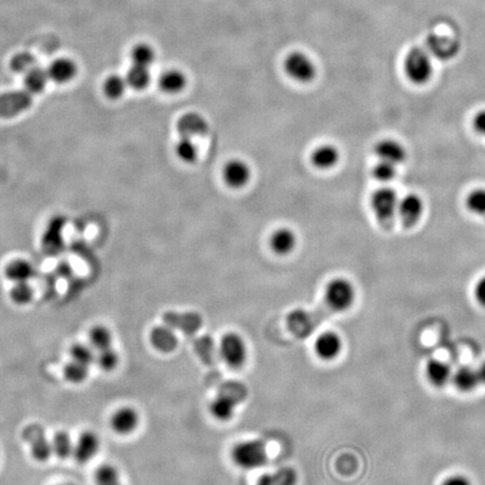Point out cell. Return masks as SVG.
<instances>
[{"instance_id": "obj_1", "label": "cell", "mask_w": 485, "mask_h": 485, "mask_svg": "<svg viewBox=\"0 0 485 485\" xmlns=\"http://www.w3.org/2000/svg\"><path fill=\"white\" fill-rule=\"evenodd\" d=\"M248 390L244 383L228 381L218 389L216 396L209 406L211 416L218 422H228L235 414V410L247 399Z\"/></svg>"}, {"instance_id": "obj_2", "label": "cell", "mask_w": 485, "mask_h": 485, "mask_svg": "<svg viewBox=\"0 0 485 485\" xmlns=\"http://www.w3.org/2000/svg\"><path fill=\"white\" fill-rule=\"evenodd\" d=\"M230 459L240 469H260L267 464L269 459L267 445L259 439L240 441L230 451Z\"/></svg>"}, {"instance_id": "obj_3", "label": "cell", "mask_w": 485, "mask_h": 485, "mask_svg": "<svg viewBox=\"0 0 485 485\" xmlns=\"http://www.w3.org/2000/svg\"><path fill=\"white\" fill-rule=\"evenodd\" d=\"M404 73L414 85H426L433 77L434 66L432 56L422 48L409 51L404 58Z\"/></svg>"}, {"instance_id": "obj_4", "label": "cell", "mask_w": 485, "mask_h": 485, "mask_svg": "<svg viewBox=\"0 0 485 485\" xmlns=\"http://www.w3.org/2000/svg\"><path fill=\"white\" fill-rule=\"evenodd\" d=\"M398 193L392 188L383 187L377 189L371 197V208L377 222L385 228H390L398 216Z\"/></svg>"}, {"instance_id": "obj_5", "label": "cell", "mask_w": 485, "mask_h": 485, "mask_svg": "<svg viewBox=\"0 0 485 485\" xmlns=\"http://www.w3.org/2000/svg\"><path fill=\"white\" fill-rule=\"evenodd\" d=\"M355 298L353 283L344 277L332 280L325 289V301L332 312H346L353 306Z\"/></svg>"}, {"instance_id": "obj_6", "label": "cell", "mask_w": 485, "mask_h": 485, "mask_svg": "<svg viewBox=\"0 0 485 485\" xmlns=\"http://www.w3.org/2000/svg\"><path fill=\"white\" fill-rule=\"evenodd\" d=\"M219 354L230 369H240L247 361V346L245 340L238 332H227L219 343Z\"/></svg>"}, {"instance_id": "obj_7", "label": "cell", "mask_w": 485, "mask_h": 485, "mask_svg": "<svg viewBox=\"0 0 485 485\" xmlns=\"http://www.w3.org/2000/svg\"><path fill=\"white\" fill-rule=\"evenodd\" d=\"M283 66L287 76L301 83L312 82L316 77V66L305 53H290L285 58Z\"/></svg>"}, {"instance_id": "obj_8", "label": "cell", "mask_w": 485, "mask_h": 485, "mask_svg": "<svg viewBox=\"0 0 485 485\" xmlns=\"http://www.w3.org/2000/svg\"><path fill=\"white\" fill-rule=\"evenodd\" d=\"M23 439L31 447L34 459L39 461H46L52 455V445L45 435L42 426L37 424H29L23 430Z\"/></svg>"}, {"instance_id": "obj_9", "label": "cell", "mask_w": 485, "mask_h": 485, "mask_svg": "<svg viewBox=\"0 0 485 485\" xmlns=\"http://www.w3.org/2000/svg\"><path fill=\"white\" fill-rule=\"evenodd\" d=\"M33 95L27 90H15L0 95V117L13 118L32 106Z\"/></svg>"}, {"instance_id": "obj_10", "label": "cell", "mask_w": 485, "mask_h": 485, "mask_svg": "<svg viewBox=\"0 0 485 485\" xmlns=\"http://www.w3.org/2000/svg\"><path fill=\"white\" fill-rule=\"evenodd\" d=\"M163 322L173 330H180L185 335L193 336L203 327V317L195 312H164Z\"/></svg>"}, {"instance_id": "obj_11", "label": "cell", "mask_w": 485, "mask_h": 485, "mask_svg": "<svg viewBox=\"0 0 485 485\" xmlns=\"http://www.w3.org/2000/svg\"><path fill=\"white\" fill-rule=\"evenodd\" d=\"M320 324V320L315 312L303 309H295L287 316V327L295 337H309Z\"/></svg>"}, {"instance_id": "obj_12", "label": "cell", "mask_w": 485, "mask_h": 485, "mask_svg": "<svg viewBox=\"0 0 485 485\" xmlns=\"http://www.w3.org/2000/svg\"><path fill=\"white\" fill-rule=\"evenodd\" d=\"M424 211V203L420 195L409 193L399 200L398 218L406 228H412L420 222Z\"/></svg>"}, {"instance_id": "obj_13", "label": "cell", "mask_w": 485, "mask_h": 485, "mask_svg": "<svg viewBox=\"0 0 485 485\" xmlns=\"http://www.w3.org/2000/svg\"><path fill=\"white\" fill-rule=\"evenodd\" d=\"M66 219L62 216L53 217L43 234L42 245L45 253L56 255L63 250V233Z\"/></svg>"}, {"instance_id": "obj_14", "label": "cell", "mask_w": 485, "mask_h": 485, "mask_svg": "<svg viewBox=\"0 0 485 485\" xmlns=\"http://www.w3.org/2000/svg\"><path fill=\"white\" fill-rule=\"evenodd\" d=\"M138 424H140V414L133 407H121L111 416V428L118 435H131L138 429Z\"/></svg>"}, {"instance_id": "obj_15", "label": "cell", "mask_w": 485, "mask_h": 485, "mask_svg": "<svg viewBox=\"0 0 485 485\" xmlns=\"http://www.w3.org/2000/svg\"><path fill=\"white\" fill-rule=\"evenodd\" d=\"M314 348L315 353L322 361H334L342 352L343 342L335 332H325L317 337Z\"/></svg>"}, {"instance_id": "obj_16", "label": "cell", "mask_w": 485, "mask_h": 485, "mask_svg": "<svg viewBox=\"0 0 485 485\" xmlns=\"http://www.w3.org/2000/svg\"><path fill=\"white\" fill-rule=\"evenodd\" d=\"M374 154L379 161L400 165L407 158V150L400 142L393 138L379 141L374 146Z\"/></svg>"}, {"instance_id": "obj_17", "label": "cell", "mask_w": 485, "mask_h": 485, "mask_svg": "<svg viewBox=\"0 0 485 485\" xmlns=\"http://www.w3.org/2000/svg\"><path fill=\"white\" fill-rule=\"evenodd\" d=\"M101 449V439L97 434L87 430L74 443L73 457L78 463L86 464L97 455Z\"/></svg>"}, {"instance_id": "obj_18", "label": "cell", "mask_w": 485, "mask_h": 485, "mask_svg": "<svg viewBox=\"0 0 485 485\" xmlns=\"http://www.w3.org/2000/svg\"><path fill=\"white\" fill-rule=\"evenodd\" d=\"M251 169L247 163L238 158L227 162L223 171V177L226 185L234 189L245 187L251 180Z\"/></svg>"}, {"instance_id": "obj_19", "label": "cell", "mask_w": 485, "mask_h": 485, "mask_svg": "<svg viewBox=\"0 0 485 485\" xmlns=\"http://www.w3.org/2000/svg\"><path fill=\"white\" fill-rule=\"evenodd\" d=\"M177 130L181 138H195L203 136L208 132V123L198 113H187L180 117Z\"/></svg>"}, {"instance_id": "obj_20", "label": "cell", "mask_w": 485, "mask_h": 485, "mask_svg": "<svg viewBox=\"0 0 485 485\" xmlns=\"http://www.w3.org/2000/svg\"><path fill=\"white\" fill-rule=\"evenodd\" d=\"M150 342L156 351L163 354H169L175 351L179 344L175 332L166 325L156 326L150 330Z\"/></svg>"}, {"instance_id": "obj_21", "label": "cell", "mask_w": 485, "mask_h": 485, "mask_svg": "<svg viewBox=\"0 0 485 485\" xmlns=\"http://www.w3.org/2000/svg\"><path fill=\"white\" fill-rule=\"evenodd\" d=\"M297 238L295 233L289 228H279L271 235L270 246L272 251L277 255H287L295 250Z\"/></svg>"}, {"instance_id": "obj_22", "label": "cell", "mask_w": 485, "mask_h": 485, "mask_svg": "<svg viewBox=\"0 0 485 485\" xmlns=\"http://www.w3.org/2000/svg\"><path fill=\"white\" fill-rule=\"evenodd\" d=\"M426 375L432 384L443 388L453 377L451 367L441 359H430L426 365Z\"/></svg>"}, {"instance_id": "obj_23", "label": "cell", "mask_w": 485, "mask_h": 485, "mask_svg": "<svg viewBox=\"0 0 485 485\" xmlns=\"http://www.w3.org/2000/svg\"><path fill=\"white\" fill-rule=\"evenodd\" d=\"M48 73L50 79L56 83H66L76 77L77 66L69 58H58L51 63Z\"/></svg>"}, {"instance_id": "obj_24", "label": "cell", "mask_w": 485, "mask_h": 485, "mask_svg": "<svg viewBox=\"0 0 485 485\" xmlns=\"http://www.w3.org/2000/svg\"><path fill=\"white\" fill-rule=\"evenodd\" d=\"M340 154L337 148L334 146H318L312 154V165L316 166L317 169L330 170L334 166L337 165L340 161Z\"/></svg>"}, {"instance_id": "obj_25", "label": "cell", "mask_w": 485, "mask_h": 485, "mask_svg": "<svg viewBox=\"0 0 485 485\" xmlns=\"http://www.w3.org/2000/svg\"><path fill=\"white\" fill-rule=\"evenodd\" d=\"M454 384L461 392H471L481 384L477 369L472 367H461L451 377Z\"/></svg>"}, {"instance_id": "obj_26", "label": "cell", "mask_w": 485, "mask_h": 485, "mask_svg": "<svg viewBox=\"0 0 485 485\" xmlns=\"http://www.w3.org/2000/svg\"><path fill=\"white\" fill-rule=\"evenodd\" d=\"M6 277L15 283L29 282L36 273L34 265L25 260H16L6 267Z\"/></svg>"}, {"instance_id": "obj_27", "label": "cell", "mask_w": 485, "mask_h": 485, "mask_svg": "<svg viewBox=\"0 0 485 485\" xmlns=\"http://www.w3.org/2000/svg\"><path fill=\"white\" fill-rule=\"evenodd\" d=\"M298 474L292 467H283L273 473H265L256 485H297Z\"/></svg>"}, {"instance_id": "obj_28", "label": "cell", "mask_w": 485, "mask_h": 485, "mask_svg": "<svg viewBox=\"0 0 485 485\" xmlns=\"http://www.w3.org/2000/svg\"><path fill=\"white\" fill-rule=\"evenodd\" d=\"M185 85H187L185 76L179 70L165 71L158 79V86L161 88L162 91L171 93V95L182 91L185 89Z\"/></svg>"}, {"instance_id": "obj_29", "label": "cell", "mask_w": 485, "mask_h": 485, "mask_svg": "<svg viewBox=\"0 0 485 485\" xmlns=\"http://www.w3.org/2000/svg\"><path fill=\"white\" fill-rule=\"evenodd\" d=\"M48 80H50V77H48L46 70L39 68V66H34L33 69L25 73V90H27L31 95L41 93L48 85Z\"/></svg>"}, {"instance_id": "obj_30", "label": "cell", "mask_w": 485, "mask_h": 485, "mask_svg": "<svg viewBox=\"0 0 485 485\" xmlns=\"http://www.w3.org/2000/svg\"><path fill=\"white\" fill-rule=\"evenodd\" d=\"M52 453L60 459H69L73 456L74 441L71 436L66 432H58L51 441Z\"/></svg>"}, {"instance_id": "obj_31", "label": "cell", "mask_w": 485, "mask_h": 485, "mask_svg": "<svg viewBox=\"0 0 485 485\" xmlns=\"http://www.w3.org/2000/svg\"><path fill=\"white\" fill-rule=\"evenodd\" d=\"M89 344L97 352L113 347V334L108 328L98 325L90 330Z\"/></svg>"}, {"instance_id": "obj_32", "label": "cell", "mask_w": 485, "mask_h": 485, "mask_svg": "<svg viewBox=\"0 0 485 485\" xmlns=\"http://www.w3.org/2000/svg\"><path fill=\"white\" fill-rule=\"evenodd\" d=\"M150 81V71H148V68H146V66L133 64L132 68L127 72V85L134 88L135 90L146 89Z\"/></svg>"}, {"instance_id": "obj_33", "label": "cell", "mask_w": 485, "mask_h": 485, "mask_svg": "<svg viewBox=\"0 0 485 485\" xmlns=\"http://www.w3.org/2000/svg\"><path fill=\"white\" fill-rule=\"evenodd\" d=\"M64 379L72 384L85 382L89 375V367L79 362L72 361L66 364L63 369Z\"/></svg>"}, {"instance_id": "obj_34", "label": "cell", "mask_w": 485, "mask_h": 485, "mask_svg": "<svg viewBox=\"0 0 485 485\" xmlns=\"http://www.w3.org/2000/svg\"><path fill=\"white\" fill-rule=\"evenodd\" d=\"M175 154L183 163H195L198 158V148L193 138H181L175 146Z\"/></svg>"}, {"instance_id": "obj_35", "label": "cell", "mask_w": 485, "mask_h": 485, "mask_svg": "<svg viewBox=\"0 0 485 485\" xmlns=\"http://www.w3.org/2000/svg\"><path fill=\"white\" fill-rule=\"evenodd\" d=\"M118 482H121V473L116 466L103 464L98 467L95 473L96 485H111Z\"/></svg>"}, {"instance_id": "obj_36", "label": "cell", "mask_w": 485, "mask_h": 485, "mask_svg": "<svg viewBox=\"0 0 485 485\" xmlns=\"http://www.w3.org/2000/svg\"><path fill=\"white\" fill-rule=\"evenodd\" d=\"M195 349L197 355L206 364H211L215 359L216 345L210 336H203L195 340Z\"/></svg>"}, {"instance_id": "obj_37", "label": "cell", "mask_w": 485, "mask_h": 485, "mask_svg": "<svg viewBox=\"0 0 485 485\" xmlns=\"http://www.w3.org/2000/svg\"><path fill=\"white\" fill-rule=\"evenodd\" d=\"M98 367L106 372H111L118 367L119 364V354L118 352L115 351L113 347L106 348L103 351L98 352L96 354V362Z\"/></svg>"}, {"instance_id": "obj_38", "label": "cell", "mask_w": 485, "mask_h": 485, "mask_svg": "<svg viewBox=\"0 0 485 485\" xmlns=\"http://www.w3.org/2000/svg\"><path fill=\"white\" fill-rule=\"evenodd\" d=\"M70 356H71L72 361L85 364L87 367H90L96 362L95 349L91 346L85 345V344H74L70 348Z\"/></svg>"}, {"instance_id": "obj_39", "label": "cell", "mask_w": 485, "mask_h": 485, "mask_svg": "<svg viewBox=\"0 0 485 485\" xmlns=\"http://www.w3.org/2000/svg\"><path fill=\"white\" fill-rule=\"evenodd\" d=\"M133 64L148 68L155 60V52L148 44H138L132 51Z\"/></svg>"}, {"instance_id": "obj_40", "label": "cell", "mask_w": 485, "mask_h": 485, "mask_svg": "<svg viewBox=\"0 0 485 485\" xmlns=\"http://www.w3.org/2000/svg\"><path fill=\"white\" fill-rule=\"evenodd\" d=\"M126 87V79L121 78V76H117V74H113L106 80L103 91H105L106 96L111 99H118L119 97L124 95Z\"/></svg>"}, {"instance_id": "obj_41", "label": "cell", "mask_w": 485, "mask_h": 485, "mask_svg": "<svg viewBox=\"0 0 485 485\" xmlns=\"http://www.w3.org/2000/svg\"><path fill=\"white\" fill-rule=\"evenodd\" d=\"M466 208L479 216L485 215V188H476L467 195Z\"/></svg>"}, {"instance_id": "obj_42", "label": "cell", "mask_w": 485, "mask_h": 485, "mask_svg": "<svg viewBox=\"0 0 485 485\" xmlns=\"http://www.w3.org/2000/svg\"><path fill=\"white\" fill-rule=\"evenodd\" d=\"M33 297H34V291H33L32 287L29 285V282L15 283L11 290V300L19 306H24V305L31 302L33 300Z\"/></svg>"}, {"instance_id": "obj_43", "label": "cell", "mask_w": 485, "mask_h": 485, "mask_svg": "<svg viewBox=\"0 0 485 485\" xmlns=\"http://www.w3.org/2000/svg\"><path fill=\"white\" fill-rule=\"evenodd\" d=\"M398 166L384 161H377L372 170L373 177L377 181L388 183L397 177Z\"/></svg>"}, {"instance_id": "obj_44", "label": "cell", "mask_w": 485, "mask_h": 485, "mask_svg": "<svg viewBox=\"0 0 485 485\" xmlns=\"http://www.w3.org/2000/svg\"><path fill=\"white\" fill-rule=\"evenodd\" d=\"M11 69L16 73H26L35 66V58L31 53H19L11 62Z\"/></svg>"}, {"instance_id": "obj_45", "label": "cell", "mask_w": 485, "mask_h": 485, "mask_svg": "<svg viewBox=\"0 0 485 485\" xmlns=\"http://www.w3.org/2000/svg\"><path fill=\"white\" fill-rule=\"evenodd\" d=\"M472 126L477 134L485 138V109L475 113L473 117Z\"/></svg>"}, {"instance_id": "obj_46", "label": "cell", "mask_w": 485, "mask_h": 485, "mask_svg": "<svg viewBox=\"0 0 485 485\" xmlns=\"http://www.w3.org/2000/svg\"><path fill=\"white\" fill-rule=\"evenodd\" d=\"M474 297L481 306L485 307V275L477 281L474 289Z\"/></svg>"}, {"instance_id": "obj_47", "label": "cell", "mask_w": 485, "mask_h": 485, "mask_svg": "<svg viewBox=\"0 0 485 485\" xmlns=\"http://www.w3.org/2000/svg\"><path fill=\"white\" fill-rule=\"evenodd\" d=\"M441 485H472V483L465 475L455 474L445 479Z\"/></svg>"}, {"instance_id": "obj_48", "label": "cell", "mask_w": 485, "mask_h": 485, "mask_svg": "<svg viewBox=\"0 0 485 485\" xmlns=\"http://www.w3.org/2000/svg\"><path fill=\"white\" fill-rule=\"evenodd\" d=\"M477 373H479V377H480V382L485 384V361L477 369Z\"/></svg>"}, {"instance_id": "obj_49", "label": "cell", "mask_w": 485, "mask_h": 485, "mask_svg": "<svg viewBox=\"0 0 485 485\" xmlns=\"http://www.w3.org/2000/svg\"><path fill=\"white\" fill-rule=\"evenodd\" d=\"M58 485H74V484H72V483H62V484H58Z\"/></svg>"}, {"instance_id": "obj_50", "label": "cell", "mask_w": 485, "mask_h": 485, "mask_svg": "<svg viewBox=\"0 0 485 485\" xmlns=\"http://www.w3.org/2000/svg\"><path fill=\"white\" fill-rule=\"evenodd\" d=\"M111 485H123V483L118 482V483H115V484H111Z\"/></svg>"}]
</instances>
